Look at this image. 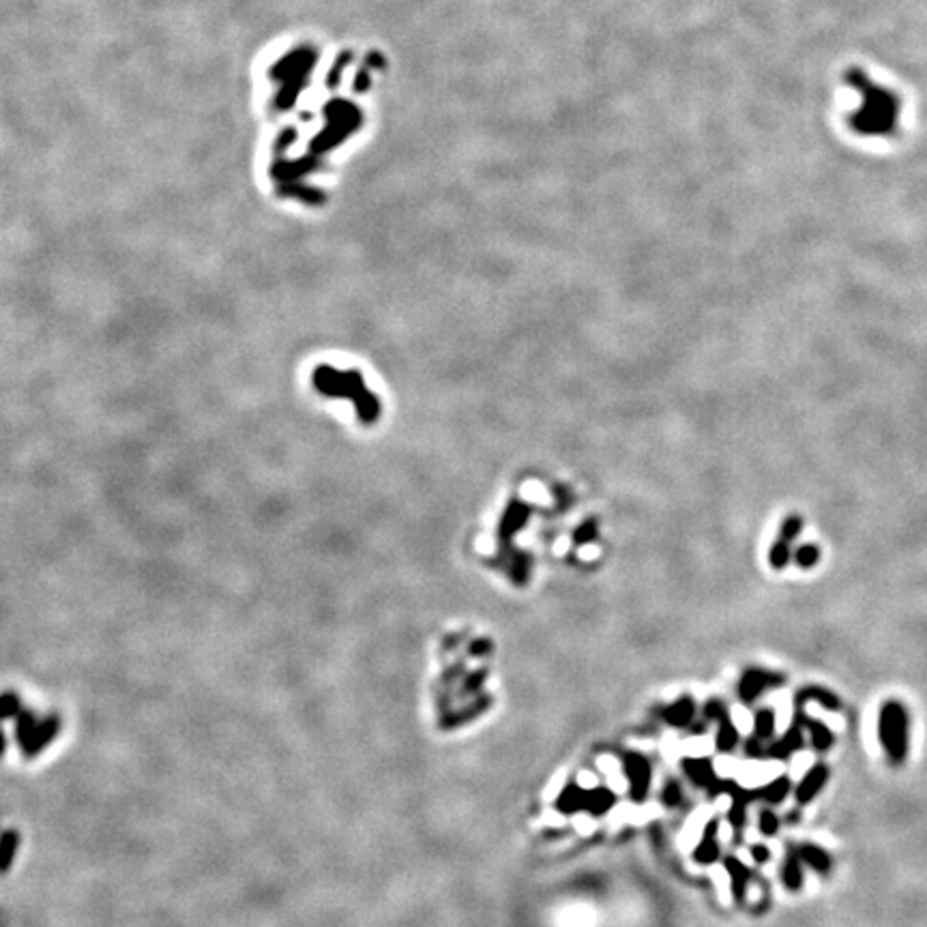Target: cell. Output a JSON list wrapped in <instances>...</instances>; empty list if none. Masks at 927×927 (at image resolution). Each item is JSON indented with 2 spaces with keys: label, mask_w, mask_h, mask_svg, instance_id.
Here are the masks:
<instances>
[{
  "label": "cell",
  "mask_w": 927,
  "mask_h": 927,
  "mask_svg": "<svg viewBox=\"0 0 927 927\" xmlns=\"http://www.w3.org/2000/svg\"><path fill=\"white\" fill-rule=\"evenodd\" d=\"M719 732H717V749L721 751H732L738 743V730L734 728L730 713L726 711L719 719Z\"/></svg>",
  "instance_id": "22"
},
{
  "label": "cell",
  "mask_w": 927,
  "mask_h": 927,
  "mask_svg": "<svg viewBox=\"0 0 927 927\" xmlns=\"http://www.w3.org/2000/svg\"><path fill=\"white\" fill-rule=\"evenodd\" d=\"M680 801H683L680 786H678L676 782H667L665 788H663V803H665V805H670V807H674V805H678Z\"/></svg>",
  "instance_id": "34"
},
{
  "label": "cell",
  "mask_w": 927,
  "mask_h": 927,
  "mask_svg": "<svg viewBox=\"0 0 927 927\" xmlns=\"http://www.w3.org/2000/svg\"><path fill=\"white\" fill-rule=\"evenodd\" d=\"M784 680L786 678L782 674H777V672H767V670H760V667H749V670H745L743 678H740V683H738V696H740V700H743V702H753L756 698L762 696L767 689L782 687Z\"/></svg>",
  "instance_id": "6"
},
{
  "label": "cell",
  "mask_w": 927,
  "mask_h": 927,
  "mask_svg": "<svg viewBox=\"0 0 927 927\" xmlns=\"http://www.w3.org/2000/svg\"><path fill=\"white\" fill-rule=\"evenodd\" d=\"M782 880H784L786 888H790V891H799V888H801L803 871H801V855H799V850H792L788 855V859L784 863V869H782Z\"/></svg>",
  "instance_id": "21"
},
{
  "label": "cell",
  "mask_w": 927,
  "mask_h": 927,
  "mask_svg": "<svg viewBox=\"0 0 927 927\" xmlns=\"http://www.w3.org/2000/svg\"><path fill=\"white\" fill-rule=\"evenodd\" d=\"M726 711H728V709H726V704H724V702H719V700H709L707 704H704V719H719Z\"/></svg>",
  "instance_id": "36"
},
{
  "label": "cell",
  "mask_w": 927,
  "mask_h": 927,
  "mask_svg": "<svg viewBox=\"0 0 927 927\" xmlns=\"http://www.w3.org/2000/svg\"><path fill=\"white\" fill-rule=\"evenodd\" d=\"M597 520L595 517H588V520H584L578 528H576V532H573V541H576V545H586V543H592L597 539Z\"/></svg>",
  "instance_id": "29"
},
{
  "label": "cell",
  "mask_w": 927,
  "mask_h": 927,
  "mask_svg": "<svg viewBox=\"0 0 927 927\" xmlns=\"http://www.w3.org/2000/svg\"><path fill=\"white\" fill-rule=\"evenodd\" d=\"M492 648H494V642L490 640V638H479V640H475V642H470V646H468V655L470 657H488L490 653H492Z\"/></svg>",
  "instance_id": "33"
},
{
  "label": "cell",
  "mask_w": 927,
  "mask_h": 927,
  "mask_svg": "<svg viewBox=\"0 0 927 927\" xmlns=\"http://www.w3.org/2000/svg\"><path fill=\"white\" fill-rule=\"evenodd\" d=\"M59 728H61L59 717H48L45 721H41V724H37V728H34L30 740L24 745L26 753L32 756V753H37V751H41V749L50 743V740H52L54 736H56Z\"/></svg>",
  "instance_id": "13"
},
{
  "label": "cell",
  "mask_w": 927,
  "mask_h": 927,
  "mask_svg": "<svg viewBox=\"0 0 927 927\" xmlns=\"http://www.w3.org/2000/svg\"><path fill=\"white\" fill-rule=\"evenodd\" d=\"M794 561H796V565H799L801 569H811L815 563L820 561V550H818V545H815V543H805V545H801L799 550L794 552Z\"/></svg>",
  "instance_id": "28"
},
{
  "label": "cell",
  "mask_w": 927,
  "mask_h": 927,
  "mask_svg": "<svg viewBox=\"0 0 927 927\" xmlns=\"http://www.w3.org/2000/svg\"><path fill=\"white\" fill-rule=\"evenodd\" d=\"M794 724H799L801 728H807V730H809V734H811V743H813V747L818 749V751H826V749L833 747V743H835V736H833V732L822 724V721L813 719V717H807V715H803L801 711H796V715H794Z\"/></svg>",
  "instance_id": "10"
},
{
  "label": "cell",
  "mask_w": 927,
  "mask_h": 927,
  "mask_svg": "<svg viewBox=\"0 0 927 927\" xmlns=\"http://www.w3.org/2000/svg\"><path fill=\"white\" fill-rule=\"evenodd\" d=\"M880 743L891 764H902L908 753V715L902 702L888 700L882 704L878 717Z\"/></svg>",
  "instance_id": "3"
},
{
  "label": "cell",
  "mask_w": 927,
  "mask_h": 927,
  "mask_svg": "<svg viewBox=\"0 0 927 927\" xmlns=\"http://www.w3.org/2000/svg\"><path fill=\"white\" fill-rule=\"evenodd\" d=\"M745 753H747V758H751V760H760V758H767V747L762 745V740L753 736V738L747 740Z\"/></svg>",
  "instance_id": "35"
},
{
  "label": "cell",
  "mask_w": 927,
  "mask_h": 927,
  "mask_svg": "<svg viewBox=\"0 0 927 927\" xmlns=\"http://www.w3.org/2000/svg\"><path fill=\"white\" fill-rule=\"evenodd\" d=\"M799 855H801L803 863H807L815 871H820V874H826V871H831L833 861H831V855L826 850L813 846V844H807V846L799 848Z\"/></svg>",
  "instance_id": "20"
},
{
  "label": "cell",
  "mask_w": 927,
  "mask_h": 927,
  "mask_svg": "<svg viewBox=\"0 0 927 927\" xmlns=\"http://www.w3.org/2000/svg\"><path fill=\"white\" fill-rule=\"evenodd\" d=\"M614 803H616V796H614V792H612V790H607V788H592V790H588V807L586 809L592 815L605 813Z\"/></svg>",
  "instance_id": "23"
},
{
  "label": "cell",
  "mask_w": 927,
  "mask_h": 927,
  "mask_svg": "<svg viewBox=\"0 0 927 927\" xmlns=\"http://www.w3.org/2000/svg\"><path fill=\"white\" fill-rule=\"evenodd\" d=\"M17 842H20V837L13 831L3 833V837H0V871H7L11 867L17 852Z\"/></svg>",
  "instance_id": "25"
},
{
  "label": "cell",
  "mask_w": 927,
  "mask_h": 927,
  "mask_svg": "<svg viewBox=\"0 0 927 927\" xmlns=\"http://www.w3.org/2000/svg\"><path fill=\"white\" fill-rule=\"evenodd\" d=\"M530 513H532L530 505L522 503V500H517V498L509 500V505H507L503 517H500V522H498V550H500V559H505V561H507L509 556H511V552H513V548H511L513 537L528 524Z\"/></svg>",
  "instance_id": "4"
},
{
  "label": "cell",
  "mask_w": 927,
  "mask_h": 927,
  "mask_svg": "<svg viewBox=\"0 0 927 927\" xmlns=\"http://www.w3.org/2000/svg\"><path fill=\"white\" fill-rule=\"evenodd\" d=\"M844 80L861 95V105L846 118L852 132L865 138L895 136L902 114V97L893 88L876 84L861 67H850Z\"/></svg>",
  "instance_id": "1"
},
{
  "label": "cell",
  "mask_w": 927,
  "mask_h": 927,
  "mask_svg": "<svg viewBox=\"0 0 927 927\" xmlns=\"http://www.w3.org/2000/svg\"><path fill=\"white\" fill-rule=\"evenodd\" d=\"M461 674H466V663L464 661H457V663H453L451 667H447V672H444V676H442V683H453L455 678H459Z\"/></svg>",
  "instance_id": "37"
},
{
  "label": "cell",
  "mask_w": 927,
  "mask_h": 927,
  "mask_svg": "<svg viewBox=\"0 0 927 927\" xmlns=\"http://www.w3.org/2000/svg\"><path fill=\"white\" fill-rule=\"evenodd\" d=\"M20 713H22L20 698H17L15 694H3V696H0V719L17 717Z\"/></svg>",
  "instance_id": "31"
},
{
  "label": "cell",
  "mask_w": 927,
  "mask_h": 927,
  "mask_svg": "<svg viewBox=\"0 0 927 927\" xmlns=\"http://www.w3.org/2000/svg\"><path fill=\"white\" fill-rule=\"evenodd\" d=\"M826 780H829V767H824V764L813 767L801 780V784L796 786V801L801 805L813 801L815 794H818L822 790V786L826 784Z\"/></svg>",
  "instance_id": "9"
},
{
  "label": "cell",
  "mask_w": 927,
  "mask_h": 927,
  "mask_svg": "<svg viewBox=\"0 0 927 927\" xmlns=\"http://www.w3.org/2000/svg\"><path fill=\"white\" fill-rule=\"evenodd\" d=\"M311 382H313V388L324 397L350 399L355 404L357 417L363 425H374L382 415V404H380L378 395H374L365 386V378L361 372H357V369L340 372V369L331 367V365H318L313 369Z\"/></svg>",
  "instance_id": "2"
},
{
  "label": "cell",
  "mask_w": 927,
  "mask_h": 927,
  "mask_svg": "<svg viewBox=\"0 0 927 927\" xmlns=\"http://www.w3.org/2000/svg\"><path fill=\"white\" fill-rule=\"evenodd\" d=\"M683 769H685V773H687V777L696 786H702V788L711 790L717 784L715 769L711 764V760H707V758H687V760H683Z\"/></svg>",
  "instance_id": "11"
},
{
  "label": "cell",
  "mask_w": 927,
  "mask_h": 927,
  "mask_svg": "<svg viewBox=\"0 0 927 927\" xmlns=\"http://www.w3.org/2000/svg\"><path fill=\"white\" fill-rule=\"evenodd\" d=\"M777 829H780V818L771 809H764L760 813V831H762V835H775Z\"/></svg>",
  "instance_id": "32"
},
{
  "label": "cell",
  "mask_w": 927,
  "mask_h": 927,
  "mask_svg": "<svg viewBox=\"0 0 927 927\" xmlns=\"http://www.w3.org/2000/svg\"><path fill=\"white\" fill-rule=\"evenodd\" d=\"M775 734V713L769 709H762L756 713V738L769 740Z\"/></svg>",
  "instance_id": "26"
},
{
  "label": "cell",
  "mask_w": 927,
  "mask_h": 927,
  "mask_svg": "<svg viewBox=\"0 0 927 927\" xmlns=\"http://www.w3.org/2000/svg\"><path fill=\"white\" fill-rule=\"evenodd\" d=\"M751 857H753L756 863H767L769 857H771V852H769L767 846H753L751 848Z\"/></svg>",
  "instance_id": "38"
},
{
  "label": "cell",
  "mask_w": 927,
  "mask_h": 927,
  "mask_svg": "<svg viewBox=\"0 0 927 927\" xmlns=\"http://www.w3.org/2000/svg\"><path fill=\"white\" fill-rule=\"evenodd\" d=\"M790 792V780L788 777H777L769 786L758 790V799H764L767 803H782Z\"/></svg>",
  "instance_id": "24"
},
{
  "label": "cell",
  "mask_w": 927,
  "mask_h": 927,
  "mask_svg": "<svg viewBox=\"0 0 927 927\" xmlns=\"http://www.w3.org/2000/svg\"><path fill=\"white\" fill-rule=\"evenodd\" d=\"M715 835H717V820H711L707 824V831H704L700 846L696 848L694 857L698 863H713L715 859H719V846L715 842Z\"/></svg>",
  "instance_id": "18"
},
{
  "label": "cell",
  "mask_w": 927,
  "mask_h": 927,
  "mask_svg": "<svg viewBox=\"0 0 927 927\" xmlns=\"http://www.w3.org/2000/svg\"><path fill=\"white\" fill-rule=\"evenodd\" d=\"M5 747H7V738H5V732L0 730V756L5 753Z\"/></svg>",
  "instance_id": "40"
},
{
  "label": "cell",
  "mask_w": 927,
  "mask_h": 927,
  "mask_svg": "<svg viewBox=\"0 0 927 927\" xmlns=\"http://www.w3.org/2000/svg\"><path fill=\"white\" fill-rule=\"evenodd\" d=\"M694 713H696L694 700L685 696V698H680L676 704H672L670 709H665V711H663V719H665L670 726L687 728V726L691 724V719H694Z\"/></svg>",
  "instance_id": "16"
},
{
  "label": "cell",
  "mask_w": 927,
  "mask_h": 927,
  "mask_svg": "<svg viewBox=\"0 0 927 927\" xmlns=\"http://www.w3.org/2000/svg\"><path fill=\"white\" fill-rule=\"evenodd\" d=\"M623 764H625V773L629 780V788H632L634 801H644L648 786H651V764H648V760L640 753L629 751L623 756Z\"/></svg>",
  "instance_id": "7"
},
{
  "label": "cell",
  "mask_w": 927,
  "mask_h": 927,
  "mask_svg": "<svg viewBox=\"0 0 927 927\" xmlns=\"http://www.w3.org/2000/svg\"><path fill=\"white\" fill-rule=\"evenodd\" d=\"M34 728H37V721H34V717H32L30 713H20V715H17V728H15V732H17V738H20V743H22V745H26L28 740H30Z\"/></svg>",
  "instance_id": "30"
},
{
  "label": "cell",
  "mask_w": 927,
  "mask_h": 927,
  "mask_svg": "<svg viewBox=\"0 0 927 927\" xmlns=\"http://www.w3.org/2000/svg\"><path fill=\"white\" fill-rule=\"evenodd\" d=\"M507 563H509V578H511V582L515 586H526V582L530 578V567H532L530 554L520 552V550H513L511 556L507 559Z\"/></svg>",
  "instance_id": "17"
},
{
  "label": "cell",
  "mask_w": 927,
  "mask_h": 927,
  "mask_svg": "<svg viewBox=\"0 0 927 927\" xmlns=\"http://www.w3.org/2000/svg\"><path fill=\"white\" fill-rule=\"evenodd\" d=\"M801 528H803V520L799 515H788L784 520L780 537H777V541L771 545V552H769V563L775 571L786 569V565L790 561V548L796 537H799Z\"/></svg>",
  "instance_id": "5"
},
{
  "label": "cell",
  "mask_w": 927,
  "mask_h": 927,
  "mask_svg": "<svg viewBox=\"0 0 927 927\" xmlns=\"http://www.w3.org/2000/svg\"><path fill=\"white\" fill-rule=\"evenodd\" d=\"M488 667H479V670H475V672H470V674H464V683H461V689H459V694L461 696H470V694H477L479 689H481V685H483L486 680H488Z\"/></svg>",
  "instance_id": "27"
},
{
  "label": "cell",
  "mask_w": 927,
  "mask_h": 927,
  "mask_svg": "<svg viewBox=\"0 0 927 927\" xmlns=\"http://www.w3.org/2000/svg\"><path fill=\"white\" fill-rule=\"evenodd\" d=\"M803 745H805V740H803L801 726L794 724L780 740H775V743H771L767 747V758H771V760H788L794 751L803 749Z\"/></svg>",
  "instance_id": "8"
},
{
  "label": "cell",
  "mask_w": 927,
  "mask_h": 927,
  "mask_svg": "<svg viewBox=\"0 0 927 927\" xmlns=\"http://www.w3.org/2000/svg\"><path fill=\"white\" fill-rule=\"evenodd\" d=\"M490 702H492V698L490 696H481L479 700H475L472 704H468L466 709H461V711H457V713H453V715H447L442 719V728H453V726H459V724H464V721H468V719H472V717H477L479 713H483L488 707H490Z\"/></svg>",
  "instance_id": "19"
},
{
  "label": "cell",
  "mask_w": 927,
  "mask_h": 927,
  "mask_svg": "<svg viewBox=\"0 0 927 927\" xmlns=\"http://www.w3.org/2000/svg\"><path fill=\"white\" fill-rule=\"evenodd\" d=\"M724 865H726V869H728V874H730V882H732V895H734V899L740 904V902H745V891H747V882L751 880V874H749V869L740 863L736 857H726L724 859Z\"/></svg>",
  "instance_id": "14"
},
{
  "label": "cell",
  "mask_w": 927,
  "mask_h": 927,
  "mask_svg": "<svg viewBox=\"0 0 927 927\" xmlns=\"http://www.w3.org/2000/svg\"><path fill=\"white\" fill-rule=\"evenodd\" d=\"M459 642H461V634H457V636H453V638H447L442 646H444V648H453V646H457Z\"/></svg>",
  "instance_id": "39"
},
{
  "label": "cell",
  "mask_w": 927,
  "mask_h": 927,
  "mask_svg": "<svg viewBox=\"0 0 927 927\" xmlns=\"http://www.w3.org/2000/svg\"><path fill=\"white\" fill-rule=\"evenodd\" d=\"M809 700H815L820 704V707H824V709H829V711H840V700H837V696L833 694V691H829V689H824V687H818V685H811V687H805V689H801L799 694H796V698H794V704H796V709H803V704H807Z\"/></svg>",
  "instance_id": "12"
},
{
  "label": "cell",
  "mask_w": 927,
  "mask_h": 927,
  "mask_svg": "<svg viewBox=\"0 0 927 927\" xmlns=\"http://www.w3.org/2000/svg\"><path fill=\"white\" fill-rule=\"evenodd\" d=\"M556 807H559V811H563V813H576L580 809H586L588 807V790L580 788L578 784H569L563 790V794L559 796V801H556Z\"/></svg>",
  "instance_id": "15"
}]
</instances>
